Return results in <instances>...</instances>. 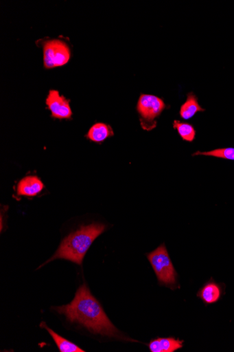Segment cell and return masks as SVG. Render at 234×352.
Listing matches in <instances>:
<instances>
[{
	"mask_svg": "<svg viewBox=\"0 0 234 352\" xmlns=\"http://www.w3.org/2000/svg\"><path fill=\"white\" fill-rule=\"evenodd\" d=\"M55 309L65 315L69 322H78L94 333L115 338L120 336L102 306L91 295L85 284L79 287L71 304Z\"/></svg>",
	"mask_w": 234,
	"mask_h": 352,
	"instance_id": "6da1fadb",
	"label": "cell"
},
{
	"mask_svg": "<svg viewBox=\"0 0 234 352\" xmlns=\"http://www.w3.org/2000/svg\"><path fill=\"white\" fill-rule=\"evenodd\" d=\"M106 230V226L100 223H93L82 227L62 240L58 250L47 263L63 259L82 265L85 254L92 243Z\"/></svg>",
	"mask_w": 234,
	"mask_h": 352,
	"instance_id": "7a4b0ae2",
	"label": "cell"
},
{
	"mask_svg": "<svg viewBox=\"0 0 234 352\" xmlns=\"http://www.w3.org/2000/svg\"><path fill=\"white\" fill-rule=\"evenodd\" d=\"M147 257L161 285L168 287L172 290L179 289L178 275L165 244L148 254Z\"/></svg>",
	"mask_w": 234,
	"mask_h": 352,
	"instance_id": "3957f363",
	"label": "cell"
},
{
	"mask_svg": "<svg viewBox=\"0 0 234 352\" xmlns=\"http://www.w3.org/2000/svg\"><path fill=\"white\" fill-rule=\"evenodd\" d=\"M43 62L45 69L66 65L71 58L70 47L62 41L54 39L43 42Z\"/></svg>",
	"mask_w": 234,
	"mask_h": 352,
	"instance_id": "277c9868",
	"label": "cell"
},
{
	"mask_svg": "<svg viewBox=\"0 0 234 352\" xmlns=\"http://www.w3.org/2000/svg\"><path fill=\"white\" fill-rule=\"evenodd\" d=\"M165 109V103L156 96L141 94L138 102L137 111L141 116V125L143 129L152 130L156 125L155 119L161 114Z\"/></svg>",
	"mask_w": 234,
	"mask_h": 352,
	"instance_id": "5b68a950",
	"label": "cell"
},
{
	"mask_svg": "<svg viewBox=\"0 0 234 352\" xmlns=\"http://www.w3.org/2000/svg\"><path fill=\"white\" fill-rule=\"evenodd\" d=\"M46 104L51 113V117L58 120H72L73 111L70 100L60 95L59 91L51 89L46 100Z\"/></svg>",
	"mask_w": 234,
	"mask_h": 352,
	"instance_id": "8992f818",
	"label": "cell"
},
{
	"mask_svg": "<svg viewBox=\"0 0 234 352\" xmlns=\"http://www.w3.org/2000/svg\"><path fill=\"white\" fill-rule=\"evenodd\" d=\"M45 188L42 180L36 176H27L17 184L16 193L19 196L35 197L40 195Z\"/></svg>",
	"mask_w": 234,
	"mask_h": 352,
	"instance_id": "52a82bcc",
	"label": "cell"
},
{
	"mask_svg": "<svg viewBox=\"0 0 234 352\" xmlns=\"http://www.w3.org/2000/svg\"><path fill=\"white\" fill-rule=\"evenodd\" d=\"M184 340L170 338H158L148 344L151 352H175L183 347Z\"/></svg>",
	"mask_w": 234,
	"mask_h": 352,
	"instance_id": "ba28073f",
	"label": "cell"
},
{
	"mask_svg": "<svg viewBox=\"0 0 234 352\" xmlns=\"http://www.w3.org/2000/svg\"><path fill=\"white\" fill-rule=\"evenodd\" d=\"M222 294L221 287L211 279L198 291L197 297L206 305H209L218 302Z\"/></svg>",
	"mask_w": 234,
	"mask_h": 352,
	"instance_id": "9c48e42d",
	"label": "cell"
},
{
	"mask_svg": "<svg viewBox=\"0 0 234 352\" xmlns=\"http://www.w3.org/2000/svg\"><path fill=\"white\" fill-rule=\"evenodd\" d=\"M114 136L110 125L104 122H97L90 128L86 138L96 144H102L107 139Z\"/></svg>",
	"mask_w": 234,
	"mask_h": 352,
	"instance_id": "30bf717a",
	"label": "cell"
},
{
	"mask_svg": "<svg viewBox=\"0 0 234 352\" xmlns=\"http://www.w3.org/2000/svg\"><path fill=\"white\" fill-rule=\"evenodd\" d=\"M203 111H205V109L199 105L196 96L190 92L187 94L186 102L180 108V116L184 120H189L198 112Z\"/></svg>",
	"mask_w": 234,
	"mask_h": 352,
	"instance_id": "8fae6325",
	"label": "cell"
},
{
	"mask_svg": "<svg viewBox=\"0 0 234 352\" xmlns=\"http://www.w3.org/2000/svg\"><path fill=\"white\" fill-rule=\"evenodd\" d=\"M41 327L45 328L52 337L60 352H84L85 351L79 347L77 344L63 338L58 334L49 329L45 323L43 322Z\"/></svg>",
	"mask_w": 234,
	"mask_h": 352,
	"instance_id": "7c38bea8",
	"label": "cell"
},
{
	"mask_svg": "<svg viewBox=\"0 0 234 352\" xmlns=\"http://www.w3.org/2000/svg\"><path fill=\"white\" fill-rule=\"evenodd\" d=\"M174 128L177 130L181 138L186 142H192L196 138L194 127L189 123L174 120Z\"/></svg>",
	"mask_w": 234,
	"mask_h": 352,
	"instance_id": "4fadbf2b",
	"label": "cell"
},
{
	"mask_svg": "<svg viewBox=\"0 0 234 352\" xmlns=\"http://www.w3.org/2000/svg\"><path fill=\"white\" fill-rule=\"evenodd\" d=\"M206 155L234 161V148H224L215 149L208 152L197 151L193 155Z\"/></svg>",
	"mask_w": 234,
	"mask_h": 352,
	"instance_id": "5bb4252c",
	"label": "cell"
}]
</instances>
